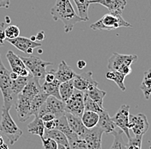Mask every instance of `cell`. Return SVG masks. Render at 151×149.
<instances>
[{
	"instance_id": "obj_46",
	"label": "cell",
	"mask_w": 151,
	"mask_h": 149,
	"mask_svg": "<svg viewBox=\"0 0 151 149\" xmlns=\"http://www.w3.org/2000/svg\"><path fill=\"white\" fill-rule=\"evenodd\" d=\"M76 65H77L78 69H83V68L86 67L87 63L85 62L84 60H78L77 63H76Z\"/></svg>"
},
{
	"instance_id": "obj_43",
	"label": "cell",
	"mask_w": 151,
	"mask_h": 149,
	"mask_svg": "<svg viewBox=\"0 0 151 149\" xmlns=\"http://www.w3.org/2000/svg\"><path fill=\"white\" fill-rule=\"evenodd\" d=\"M43 121H51V120H53V119H56V116L52 114V113H46L44 114L43 116H41L40 117Z\"/></svg>"
},
{
	"instance_id": "obj_27",
	"label": "cell",
	"mask_w": 151,
	"mask_h": 149,
	"mask_svg": "<svg viewBox=\"0 0 151 149\" xmlns=\"http://www.w3.org/2000/svg\"><path fill=\"white\" fill-rule=\"evenodd\" d=\"M60 84L61 83L58 79H54L51 83L45 82L41 85V90L43 92L47 94L48 96H53V97H57L58 99H60V96H59V92H58V88H59V84Z\"/></svg>"
},
{
	"instance_id": "obj_14",
	"label": "cell",
	"mask_w": 151,
	"mask_h": 149,
	"mask_svg": "<svg viewBox=\"0 0 151 149\" xmlns=\"http://www.w3.org/2000/svg\"><path fill=\"white\" fill-rule=\"evenodd\" d=\"M103 133V130L98 126L87 130L83 140L86 142L88 149H101V140Z\"/></svg>"
},
{
	"instance_id": "obj_49",
	"label": "cell",
	"mask_w": 151,
	"mask_h": 149,
	"mask_svg": "<svg viewBox=\"0 0 151 149\" xmlns=\"http://www.w3.org/2000/svg\"><path fill=\"white\" fill-rule=\"evenodd\" d=\"M58 149H68V148H66L65 147H64V146H62V145H58Z\"/></svg>"
},
{
	"instance_id": "obj_15",
	"label": "cell",
	"mask_w": 151,
	"mask_h": 149,
	"mask_svg": "<svg viewBox=\"0 0 151 149\" xmlns=\"http://www.w3.org/2000/svg\"><path fill=\"white\" fill-rule=\"evenodd\" d=\"M6 59L9 62V66L11 68V72L17 73L19 76L28 77L30 74L28 68L24 65L21 57L16 55L13 51L9 50L6 54Z\"/></svg>"
},
{
	"instance_id": "obj_31",
	"label": "cell",
	"mask_w": 151,
	"mask_h": 149,
	"mask_svg": "<svg viewBox=\"0 0 151 149\" xmlns=\"http://www.w3.org/2000/svg\"><path fill=\"white\" fill-rule=\"evenodd\" d=\"M76 5L78 16L84 20V22H88V0H73Z\"/></svg>"
},
{
	"instance_id": "obj_51",
	"label": "cell",
	"mask_w": 151,
	"mask_h": 149,
	"mask_svg": "<svg viewBox=\"0 0 151 149\" xmlns=\"http://www.w3.org/2000/svg\"><path fill=\"white\" fill-rule=\"evenodd\" d=\"M6 23H10V20H9V17H6V22H5Z\"/></svg>"
},
{
	"instance_id": "obj_34",
	"label": "cell",
	"mask_w": 151,
	"mask_h": 149,
	"mask_svg": "<svg viewBox=\"0 0 151 149\" xmlns=\"http://www.w3.org/2000/svg\"><path fill=\"white\" fill-rule=\"evenodd\" d=\"M84 110L94 111L99 114V113H101L102 110H104V109L102 107L99 106L87 94L84 93Z\"/></svg>"
},
{
	"instance_id": "obj_13",
	"label": "cell",
	"mask_w": 151,
	"mask_h": 149,
	"mask_svg": "<svg viewBox=\"0 0 151 149\" xmlns=\"http://www.w3.org/2000/svg\"><path fill=\"white\" fill-rule=\"evenodd\" d=\"M6 41L9 43H10L11 45H13L14 47H17L18 50L27 54L28 55H33L34 48L41 47L40 42L33 41L29 38L27 37L18 36V37L15 38V39H6Z\"/></svg>"
},
{
	"instance_id": "obj_37",
	"label": "cell",
	"mask_w": 151,
	"mask_h": 149,
	"mask_svg": "<svg viewBox=\"0 0 151 149\" xmlns=\"http://www.w3.org/2000/svg\"><path fill=\"white\" fill-rule=\"evenodd\" d=\"M42 141V148L43 149H58V144L55 140H53L48 137H43L41 138Z\"/></svg>"
},
{
	"instance_id": "obj_36",
	"label": "cell",
	"mask_w": 151,
	"mask_h": 149,
	"mask_svg": "<svg viewBox=\"0 0 151 149\" xmlns=\"http://www.w3.org/2000/svg\"><path fill=\"white\" fill-rule=\"evenodd\" d=\"M4 34L6 39H15L20 35V29L17 25H9L4 28Z\"/></svg>"
},
{
	"instance_id": "obj_44",
	"label": "cell",
	"mask_w": 151,
	"mask_h": 149,
	"mask_svg": "<svg viewBox=\"0 0 151 149\" xmlns=\"http://www.w3.org/2000/svg\"><path fill=\"white\" fill-rule=\"evenodd\" d=\"M10 4V0H0V8L8 9Z\"/></svg>"
},
{
	"instance_id": "obj_50",
	"label": "cell",
	"mask_w": 151,
	"mask_h": 149,
	"mask_svg": "<svg viewBox=\"0 0 151 149\" xmlns=\"http://www.w3.org/2000/svg\"><path fill=\"white\" fill-rule=\"evenodd\" d=\"M30 40L33 41H36V38H35V36H31Z\"/></svg>"
},
{
	"instance_id": "obj_41",
	"label": "cell",
	"mask_w": 151,
	"mask_h": 149,
	"mask_svg": "<svg viewBox=\"0 0 151 149\" xmlns=\"http://www.w3.org/2000/svg\"><path fill=\"white\" fill-rule=\"evenodd\" d=\"M44 127L46 130H52L55 129L57 127V118L51 121H44Z\"/></svg>"
},
{
	"instance_id": "obj_23",
	"label": "cell",
	"mask_w": 151,
	"mask_h": 149,
	"mask_svg": "<svg viewBox=\"0 0 151 149\" xmlns=\"http://www.w3.org/2000/svg\"><path fill=\"white\" fill-rule=\"evenodd\" d=\"M81 120L83 121V125L88 129H93L97 126L98 121H99V114L94 111H88V110H84L82 116Z\"/></svg>"
},
{
	"instance_id": "obj_16",
	"label": "cell",
	"mask_w": 151,
	"mask_h": 149,
	"mask_svg": "<svg viewBox=\"0 0 151 149\" xmlns=\"http://www.w3.org/2000/svg\"><path fill=\"white\" fill-rule=\"evenodd\" d=\"M88 4H101L110 11L112 14L122 15L124 7L127 4L126 0H88Z\"/></svg>"
},
{
	"instance_id": "obj_18",
	"label": "cell",
	"mask_w": 151,
	"mask_h": 149,
	"mask_svg": "<svg viewBox=\"0 0 151 149\" xmlns=\"http://www.w3.org/2000/svg\"><path fill=\"white\" fill-rule=\"evenodd\" d=\"M76 75V73L71 69L70 66L67 65L65 60H62L59 63L58 69L55 70V78L60 83L73 79Z\"/></svg>"
},
{
	"instance_id": "obj_38",
	"label": "cell",
	"mask_w": 151,
	"mask_h": 149,
	"mask_svg": "<svg viewBox=\"0 0 151 149\" xmlns=\"http://www.w3.org/2000/svg\"><path fill=\"white\" fill-rule=\"evenodd\" d=\"M69 149H88V148L85 140L79 138L71 143H69Z\"/></svg>"
},
{
	"instance_id": "obj_2",
	"label": "cell",
	"mask_w": 151,
	"mask_h": 149,
	"mask_svg": "<svg viewBox=\"0 0 151 149\" xmlns=\"http://www.w3.org/2000/svg\"><path fill=\"white\" fill-rule=\"evenodd\" d=\"M9 73L10 72L4 65L0 55V91L4 99L3 107L7 110L11 109L13 103H15L17 99V97L14 95L11 90L12 80L9 77Z\"/></svg>"
},
{
	"instance_id": "obj_33",
	"label": "cell",
	"mask_w": 151,
	"mask_h": 149,
	"mask_svg": "<svg viewBox=\"0 0 151 149\" xmlns=\"http://www.w3.org/2000/svg\"><path fill=\"white\" fill-rule=\"evenodd\" d=\"M113 134L114 139L110 149H127V143H125L123 138V131L115 130Z\"/></svg>"
},
{
	"instance_id": "obj_12",
	"label": "cell",
	"mask_w": 151,
	"mask_h": 149,
	"mask_svg": "<svg viewBox=\"0 0 151 149\" xmlns=\"http://www.w3.org/2000/svg\"><path fill=\"white\" fill-rule=\"evenodd\" d=\"M31 99L24 97L23 95L19 93L16 99V110L17 113L19 121L21 122L26 121L30 116L31 114Z\"/></svg>"
},
{
	"instance_id": "obj_3",
	"label": "cell",
	"mask_w": 151,
	"mask_h": 149,
	"mask_svg": "<svg viewBox=\"0 0 151 149\" xmlns=\"http://www.w3.org/2000/svg\"><path fill=\"white\" fill-rule=\"evenodd\" d=\"M9 110H7L4 107L2 108L0 131H2L4 135L8 138L10 145H14L23 134L22 130L9 115Z\"/></svg>"
},
{
	"instance_id": "obj_42",
	"label": "cell",
	"mask_w": 151,
	"mask_h": 149,
	"mask_svg": "<svg viewBox=\"0 0 151 149\" xmlns=\"http://www.w3.org/2000/svg\"><path fill=\"white\" fill-rule=\"evenodd\" d=\"M118 71L119 73H121L122 74L124 75V76H127V75L131 74V73H132V67H131V65H122Z\"/></svg>"
},
{
	"instance_id": "obj_28",
	"label": "cell",
	"mask_w": 151,
	"mask_h": 149,
	"mask_svg": "<svg viewBox=\"0 0 151 149\" xmlns=\"http://www.w3.org/2000/svg\"><path fill=\"white\" fill-rule=\"evenodd\" d=\"M85 94H87L93 101L96 102L99 106L102 107L103 108V100L105 96L106 95V92L105 91H102V90H100L98 88V86L96 87H93L91 88L90 90L87 91L86 92H84Z\"/></svg>"
},
{
	"instance_id": "obj_32",
	"label": "cell",
	"mask_w": 151,
	"mask_h": 149,
	"mask_svg": "<svg viewBox=\"0 0 151 149\" xmlns=\"http://www.w3.org/2000/svg\"><path fill=\"white\" fill-rule=\"evenodd\" d=\"M31 77V75H29L28 77H23V76H18V78L15 80H12V84H11V90L12 92L16 97H17L22 89L24 88V86L28 83L29 78Z\"/></svg>"
},
{
	"instance_id": "obj_48",
	"label": "cell",
	"mask_w": 151,
	"mask_h": 149,
	"mask_svg": "<svg viewBox=\"0 0 151 149\" xmlns=\"http://www.w3.org/2000/svg\"><path fill=\"white\" fill-rule=\"evenodd\" d=\"M4 140L3 139V137L0 135V147H1L2 145H4Z\"/></svg>"
},
{
	"instance_id": "obj_24",
	"label": "cell",
	"mask_w": 151,
	"mask_h": 149,
	"mask_svg": "<svg viewBox=\"0 0 151 149\" xmlns=\"http://www.w3.org/2000/svg\"><path fill=\"white\" fill-rule=\"evenodd\" d=\"M44 137L51 138L53 140H55L58 145H62L65 147L66 148L69 149V141L67 140L65 135L61 131L58 130L56 129L52 130H45Z\"/></svg>"
},
{
	"instance_id": "obj_29",
	"label": "cell",
	"mask_w": 151,
	"mask_h": 149,
	"mask_svg": "<svg viewBox=\"0 0 151 149\" xmlns=\"http://www.w3.org/2000/svg\"><path fill=\"white\" fill-rule=\"evenodd\" d=\"M106 78L109 80H112L114 81L117 85L119 87V89L124 92L126 90L125 86H124V78H125V76L122 74L121 73H119V71H108L106 73Z\"/></svg>"
},
{
	"instance_id": "obj_4",
	"label": "cell",
	"mask_w": 151,
	"mask_h": 149,
	"mask_svg": "<svg viewBox=\"0 0 151 149\" xmlns=\"http://www.w3.org/2000/svg\"><path fill=\"white\" fill-rule=\"evenodd\" d=\"M121 27L132 28V25L123 18L122 15L112 13L104 15L101 18L90 25V28L94 30H113Z\"/></svg>"
},
{
	"instance_id": "obj_10",
	"label": "cell",
	"mask_w": 151,
	"mask_h": 149,
	"mask_svg": "<svg viewBox=\"0 0 151 149\" xmlns=\"http://www.w3.org/2000/svg\"><path fill=\"white\" fill-rule=\"evenodd\" d=\"M129 116H130V106L127 104H123L119 108L115 116L112 117V120L116 125V127L119 128L120 130L127 136L128 139L131 138L130 129L128 128L129 124Z\"/></svg>"
},
{
	"instance_id": "obj_17",
	"label": "cell",
	"mask_w": 151,
	"mask_h": 149,
	"mask_svg": "<svg viewBox=\"0 0 151 149\" xmlns=\"http://www.w3.org/2000/svg\"><path fill=\"white\" fill-rule=\"evenodd\" d=\"M66 119L71 130L74 131L80 139H83L88 129L85 127L81 120V117L76 116L70 113H65Z\"/></svg>"
},
{
	"instance_id": "obj_5",
	"label": "cell",
	"mask_w": 151,
	"mask_h": 149,
	"mask_svg": "<svg viewBox=\"0 0 151 149\" xmlns=\"http://www.w3.org/2000/svg\"><path fill=\"white\" fill-rule=\"evenodd\" d=\"M24 65L28 68L30 74L37 79L44 78L47 73V67L52 65V62L44 61L40 57L31 55L28 57H21Z\"/></svg>"
},
{
	"instance_id": "obj_40",
	"label": "cell",
	"mask_w": 151,
	"mask_h": 149,
	"mask_svg": "<svg viewBox=\"0 0 151 149\" xmlns=\"http://www.w3.org/2000/svg\"><path fill=\"white\" fill-rule=\"evenodd\" d=\"M5 23H0V47L4 45V41H6V36L4 34Z\"/></svg>"
},
{
	"instance_id": "obj_26",
	"label": "cell",
	"mask_w": 151,
	"mask_h": 149,
	"mask_svg": "<svg viewBox=\"0 0 151 149\" xmlns=\"http://www.w3.org/2000/svg\"><path fill=\"white\" fill-rule=\"evenodd\" d=\"M47 97H48V95L41 91L40 93H38L32 99V101H31V114H32V116H38L40 108L42 106V104L44 102H46Z\"/></svg>"
},
{
	"instance_id": "obj_19",
	"label": "cell",
	"mask_w": 151,
	"mask_h": 149,
	"mask_svg": "<svg viewBox=\"0 0 151 149\" xmlns=\"http://www.w3.org/2000/svg\"><path fill=\"white\" fill-rule=\"evenodd\" d=\"M41 91H42L41 90V85L40 84L39 79L34 78L31 75V77L28 79V83L26 84V85L24 86V88L22 89V91L20 93L32 100Z\"/></svg>"
},
{
	"instance_id": "obj_21",
	"label": "cell",
	"mask_w": 151,
	"mask_h": 149,
	"mask_svg": "<svg viewBox=\"0 0 151 149\" xmlns=\"http://www.w3.org/2000/svg\"><path fill=\"white\" fill-rule=\"evenodd\" d=\"M97 126L106 134H113L116 130V125L112 120V117H110L108 112L105 110L99 113V121Z\"/></svg>"
},
{
	"instance_id": "obj_8",
	"label": "cell",
	"mask_w": 151,
	"mask_h": 149,
	"mask_svg": "<svg viewBox=\"0 0 151 149\" xmlns=\"http://www.w3.org/2000/svg\"><path fill=\"white\" fill-rule=\"evenodd\" d=\"M138 56L136 55H120L113 53L108 60L107 68L109 71H118L122 65H132L137 62Z\"/></svg>"
},
{
	"instance_id": "obj_20",
	"label": "cell",
	"mask_w": 151,
	"mask_h": 149,
	"mask_svg": "<svg viewBox=\"0 0 151 149\" xmlns=\"http://www.w3.org/2000/svg\"><path fill=\"white\" fill-rule=\"evenodd\" d=\"M56 129L61 131L66 136L67 140L69 141V143H71L73 141H75L77 139H79L78 135L76 134L74 131L71 130V129L70 128L68 121L66 119L65 115L57 118V127Z\"/></svg>"
},
{
	"instance_id": "obj_45",
	"label": "cell",
	"mask_w": 151,
	"mask_h": 149,
	"mask_svg": "<svg viewBox=\"0 0 151 149\" xmlns=\"http://www.w3.org/2000/svg\"><path fill=\"white\" fill-rule=\"evenodd\" d=\"M36 38V41H41L45 39V32L44 31H40L39 32L37 35L35 36Z\"/></svg>"
},
{
	"instance_id": "obj_11",
	"label": "cell",
	"mask_w": 151,
	"mask_h": 149,
	"mask_svg": "<svg viewBox=\"0 0 151 149\" xmlns=\"http://www.w3.org/2000/svg\"><path fill=\"white\" fill-rule=\"evenodd\" d=\"M73 86L76 90L86 92L93 87L98 86V82L94 80L92 72H87L82 74H76L72 79Z\"/></svg>"
},
{
	"instance_id": "obj_7",
	"label": "cell",
	"mask_w": 151,
	"mask_h": 149,
	"mask_svg": "<svg viewBox=\"0 0 151 149\" xmlns=\"http://www.w3.org/2000/svg\"><path fill=\"white\" fill-rule=\"evenodd\" d=\"M65 113L81 117L84 111V92L75 90L70 99L65 102Z\"/></svg>"
},
{
	"instance_id": "obj_6",
	"label": "cell",
	"mask_w": 151,
	"mask_h": 149,
	"mask_svg": "<svg viewBox=\"0 0 151 149\" xmlns=\"http://www.w3.org/2000/svg\"><path fill=\"white\" fill-rule=\"evenodd\" d=\"M65 102L58 99L53 96H48L46 102L40 108L38 116L40 117L46 113H52L56 118L61 117L65 115Z\"/></svg>"
},
{
	"instance_id": "obj_25",
	"label": "cell",
	"mask_w": 151,
	"mask_h": 149,
	"mask_svg": "<svg viewBox=\"0 0 151 149\" xmlns=\"http://www.w3.org/2000/svg\"><path fill=\"white\" fill-rule=\"evenodd\" d=\"M75 91V88L73 86V82L72 79L63 82L59 84V88H58V92L60 96V99L63 102H65L68 99L70 98V97L72 96V94Z\"/></svg>"
},
{
	"instance_id": "obj_1",
	"label": "cell",
	"mask_w": 151,
	"mask_h": 149,
	"mask_svg": "<svg viewBox=\"0 0 151 149\" xmlns=\"http://www.w3.org/2000/svg\"><path fill=\"white\" fill-rule=\"evenodd\" d=\"M51 15L55 22L59 20L64 23L65 33L72 31L76 23L84 22L76 13L70 0H56L51 9Z\"/></svg>"
},
{
	"instance_id": "obj_30",
	"label": "cell",
	"mask_w": 151,
	"mask_h": 149,
	"mask_svg": "<svg viewBox=\"0 0 151 149\" xmlns=\"http://www.w3.org/2000/svg\"><path fill=\"white\" fill-rule=\"evenodd\" d=\"M140 88L145 99L148 100L151 95V69L147 70L144 73Z\"/></svg>"
},
{
	"instance_id": "obj_9",
	"label": "cell",
	"mask_w": 151,
	"mask_h": 149,
	"mask_svg": "<svg viewBox=\"0 0 151 149\" xmlns=\"http://www.w3.org/2000/svg\"><path fill=\"white\" fill-rule=\"evenodd\" d=\"M149 121L147 120V116L144 114L140 113L136 116L130 114L128 128L129 129H132L135 136H143V134H146V132L149 129Z\"/></svg>"
},
{
	"instance_id": "obj_22",
	"label": "cell",
	"mask_w": 151,
	"mask_h": 149,
	"mask_svg": "<svg viewBox=\"0 0 151 149\" xmlns=\"http://www.w3.org/2000/svg\"><path fill=\"white\" fill-rule=\"evenodd\" d=\"M45 127H44V121H42L38 116H35V119L31 121L28 125V131L32 134L39 135L41 138L44 137V133H45Z\"/></svg>"
},
{
	"instance_id": "obj_35",
	"label": "cell",
	"mask_w": 151,
	"mask_h": 149,
	"mask_svg": "<svg viewBox=\"0 0 151 149\" xmlns=\"http://www.w3.org/2000/svg\"><path fill=\"white\" fill-rule=\"evenodd\" d=\"M142 135H138L135 137H131L128 139L127 149H142Z\"/></svg>"
},
{
	"instance_id": "obj_39",
	"label": "cell",
	"mask_w": 151,
	"mask_h": 149,
	"mask_svg": "<svg viewBox=\"0 0 151 149\" xmlns=\"http://www.w3.org/2000/svg\"><path fill=\"white\" fill-rule=\"evenodd\" d=\"M44 79H45V82H47V83H51L54 79H56V78H55V70L52 69V70H50L48 72L47 71L45 77H44Z\"/></svg>"
},
{
	"instance_id": "obj_47",
	"label": "cell",
	"mask_w": 151,
	"mask_h": 149,
	"mask_svg": "<svg viewBox=\"0 0 151 149\" xmlns=\"http://www.w3.org/2000/svg\"><path fill=\"white\" fill-rule=\"evenodd\" d=\"M19 75L17 73H14V72H10L9 73V77H10V78H11V80H15V79H17V78H18Z\"/></svg>"
}]
</instances>
